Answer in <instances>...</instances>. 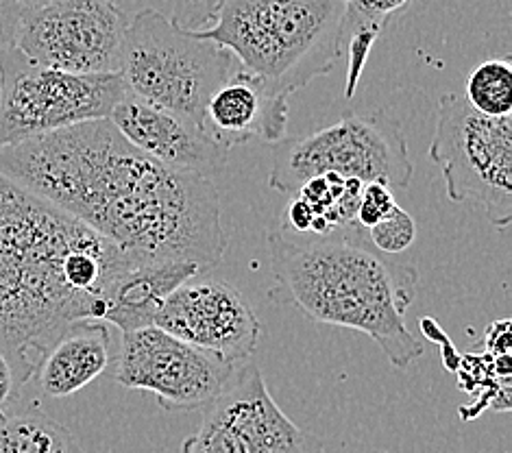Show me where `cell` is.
<instances>
[{"label":"cell","instance_id":"obj_10","mask_svg":"<svg viewBox=\"0 0 512 453\" xmlns=\"http://www.w3.org/2000/svg\"><path fill=\"white\" fill-rule=\"evenodd\" d=\"M236 371V364L151 325L123 334L116 379L129 390L155 395L168 412H192L221 397Z\"/></svg>","mask_w":512,"mask_h":453},{"label":"cell","instance_id":"obj_16","mask_svg":"<svg viewBox=\"0 0 512 453\" xmlns=\"http://www.w3.org/2000/svg\"><path fill=\"white\" fill-rule=\"evenodd\" d=\"M112 364V334L105 321L85 318L68 325L35 369L44 397L66 399L99 379Z\"/></svg>","mask_w":512,"mask_h":453},{"label":"cell","instance_id":"obj_13","mask_svg":"<svg viewBox=\"0 0 512 453\" xmlns=\"http://www.w3.org/2000/svg\"><path fill=\"white\" fill-rule=\"evenodd\" d=\"M109 120L136 149L164 168L210 181L225 173L229 149L186 116L127 94Z\"/></svg>","mask_w":512,"mask_h":453},{"label":"cell","instance_id":"obj_2","mask_svg":"<svg viewBox=\"0 0 512 453\" xmlns=\"http://www.w3.org/2000/svg\"><path fill=\"white\" fill-rule=\"evenodd\" d=\"M138 260L0 173V349L31 379L46 349Z\"/></svg>","mask_w":512,"mask_h":453},{"label":"cell","instance_id":"obj_17","mask_svg":"<svg viewBox=\"0 0 512 453\" xmlns=\"http://www.w3.org/2000/svg\"><path fill=\"white\" fill-rule=\"evenodd\" d=\"M364 181L323 173L308 179L297 197L314 212L312 231L306 236H327L356 225V210Z\"/></svg>","mask_w":512,"mask_h":453},{"label":"cell","instance_id":"obj_4","mask_svg":"<svg viewBox=\"0 0 512 453\" xmlns=\"http://www.w3.org/2000/svg\"><path fill=\"white\" fill-rule=\"evenodd\" d=\"M345 0H227L212 29L201 31L238 59L242 70L290 99L332 72Z\"/></svg>","mask_w":512,"mask_h":453},{"label":"cell","instance_id":"obj_26","mask_svg":"<svg viewBox=\"0 0 512 453\" xmlns=\"http://www.w3.org/2000/svg\"><path fill=\"white\" fill-rule=\"evenodd\" d=\"M16 3L20 5L22 14H24V11H31V9H38V7L53 5V3H59V0H16Z\"/></svg>","mask_w":512,"mask_h":453},{"label":"cell","instance_id":"obj_11","mask_svg":"<svg viewBox=\"0 0 512 453\" xmlns=\"http://www.w3.org/2000/svg\"><path fill=\"white\" fill-rule=\"evenodd\" d=\"M181 453H323V443L288 419L249 360L203 410L201 427L181 445Z\"/></svg>","mask_w":512,"mask_h":453},{"label":"cell","instance_id":"obj_1","mask_svg":"<svg viewBox=\"0 0 512 453\" xmlns=\"http://www.w3.org/2000/svg\"><path fill=\"white\" fill-rule=\"evenodd\" d=\"M0 173L138 260L210 273L225 257L214 181L153 162L109 118L0 146Z\"/></svg>","mask_w":512,"mask_h":453},{"label":"cell","instance_id":"obj_12","mask_svg":"<svg viewBox=\"0 0 512 453\" xmlns=\"http://www.w3.org/2000/svg\"><path fill=\"white\" fill-rule=\"evenodd\" d=\"M197 277L188 279L166 299L155 327L229 364L249 362L262 336L258 314L245 295L227 281Z\"/></svg>","mask_w":512,"mask_h":453},{"label":"cell","instance_id":"obj_18","mask_svg":"<svg viewBox=\"0 0 512 453\" xmlns=\"http://www.w3.org/2000/svg\"><path fill=\"white\" fill-rule=\"evenodd\" d=\"M0 453H85L68 427L40 410L0 419Z\"/></svg>","mask_w":512,"mask_h":453},{"label":"cell","instance_id":"obj_25","mask_svg":"<svg viewBox=\"0 0 512 453\" xmlns=\"http://www.w3.org/2000/svg\"><path fill=\"white\" fill-rule=\"evenodd\" d=\"M22 9L16 0H0V57L16 44Z\"/></svg>","mask_w":512,"mask_h":453},{"label":"cell","instance_id":"obj_9","mask_svg":"<svg viewBox=\"0 0 512 453\" xmlns=\"http://www.w3.org/2000/svg\"><path fill=\"white\" fill-rule=\"evenodd\" d=\"M127 24L114 0H59L24 11L14 48L44 68L77 75L120 72Z\"/></svg>","mask_w":512,"mask_h":453},{"label":"cell","instance_id":"obj_14","mask_svg":"<svg viewBox=\"0 0 512 453\" xmlns=\"http://www.w3.org/2000/svg\"><path fill=\"white\" fill-rule=\"evenodd\" d=\"M288 96L277 94L242 66L210 96L203 129L225 149L251 140L273 142L286 138Z\"/></svg>","mask_w":512,"mask_h":453},{"label":"cell","instance_id":"obj_20","mask_svg":"<svg viewBox=\"0 0 512 453\" xmlns=\"http://www.w3.org/2000/svg\"><path fill=\"white\" fill-rule=\"evenodd\" d=\"M367 236L380 253L397 255L412 247L414 238H417V225H414L412 216L397 205L384 220L367 229Z\"/></svg>","mask_w":512,"mask_h":453},{"label":"cell","instance_id":"obj_8","mask_svg":"<svg viewBox=\"0 0 512 453\" xmlns=\"http://www.w3.org/2000/svg\"><path fill=\"white\" fill-rule=\"evenodd\" d=\"M0 70V146L109 118L127 96L120 72L77 75L44 68L16 48L0 57Z\"/></svg>","mask_w":512,"mask_h":453},{"label":"cell","instance_id":"obj_15","mask_svg":"<svg viewBox=\"0 0 512 453\" xmlns=\"http://www.w3.org/2000/svg\"><path fill=\"white\" fill-rule=\"evenodd\" d=\"M197 275L199 266L184 260H133L105 292L103 321L123 334L151 327L166 299Z\"/></svg>","mask_w":512,"mask_h":453},{"label":"cell","instance_id":"obj_19","mask_svg":"<svg viewBox=\"0 0 512 453\" xmlns=\"http://www.w3.org/2000/svg\"><path fill=\"white\" fill-rule=\"evenodd\" d=\"M467 103L484 116H510L512 112V64L508 59H489L475 66L467 81Z\"/></svg>","mask_w":512,"mask_h":453},{"label":"cell","instance_id":"obj_27","mask_svg":"<svg viewBox=\"0 0 512 453\" xmlns=\"http://www.w3.org/2000/svg\"><path fill=\"white\" fill-rule=\"evenodd\" d=\"M0 92H3V70H0Z\"/></svg>","mask_w":512,"mask_h":453},{"label":"cell","instance_id":"obj_3","mask_svg":"<svg viewBox=\"0 0 512 453\" xmlns=\"http://www.w3.org/2000/svg\"><path fill=\"white\" fill-rule=\"evenodd\" d=\"M275 288L271 297L295 305L316 323L367 334L395 369L423 355L406 312L417 297L419 273L388 260L358 225L327 236L268 231Z\"/></svg>","mask_w":512,"mask_h":453},{"label":"cell","instance_id":"obj_23","mask_svg":"<svg viewBox=\"0 0 512 453\" xmlns=\"http://www.w3.org/2000/svg\"><path fill=\"white\" fill-rule=\"evenodd\" d=\"M24 384H29V379L18 369V364L0 349V419L7 416V410L18 401Z\"/></svg>","mask_w":512,"mask_h":453},{"label":"cell","instance_id":"obj_5","mask_svg":"<svg viewBox=\"0 0 512 453\" xmlns=\"http://www.w3.org/2000/svg\"><path fill=\"white\" fill-rule=\"evenodd\" d=\"M240 68L227 48L201 31H186L155 9L133 16L125 31L123 66L127 94L203 127L205 105Z\"/></svg>","mask_w":512,"mask_h":453},{"label":"cell","instance_id":"obj_21","mask_svg":"<svg viewBox=\"0 0 512 453\" xmlns=\"http://www.w3.org/2000/svg\"><path fill=\"white\" fill-rule=\"evenodd\" d=\"M397 207L395 194L388 186L380 181H371L364 183L360 201H358V210H356V225L362 229H371L373 225L384 220L390 212Z\"/></svg>","mask_w":512,"mask_h":453},{"label":"cell","instance_id":"obj_22","mask_svg":"<svg viewBox=\"0 0 512 453\" xmlns=\"http://www.w3.org/2000/svg\"><path fill=\"white\" fill-rule=\"evenodd\" d=\"M225 3L227 0H175L170 20L186 31H199L201 27H210Z\"/></svg>","mask_w":512,"mask_h":453},{"label":"cell","instance_id":"obj_6","mask_svg":"<svg viewBox=\"0 0 512 453\" xmlns=\"http://www.w3.org/2000/svg\"><path fill=\"white\" fill-rule=\"evenodd\" d=\"M323 173L406 190L414 166L397 122L375 112L345 116L312 136L279 140L268 186L282 194H297L303 183Z\"/></svg>","mask_w":512,"mask_h":453},{"label":"cell","instance_id":"obj_7","mask_svg":"<svg viewBox=\"0 0 512 453\" xmlns=\"http://www.w3.org/2000/svg\"><path fill=\"white\" fill-rule=\"evenodd\" d=\"M430 157L441 168L447 197L478 203L497 229L512 223V116H484L460 94L438 101Z\"/></svg>","mask_w":512,"mask_h":453},{"label":"cell","instance_id":"obj_28","mask_svg":"<svg viewBox=\"0 0 512 453\" xmlns=\"http://www.w3.org/2000/svg\"><path fill=\"white\" fill-rule=\"evenodd\" d=\"M345 3H347V0H345Z\"/></svg>","mask_w":512,"mask_h":453},{"label":"cell","instance_id":"obj_29","mask_svg":"<svg viewBox=\"0 0 512 453\" xmlns=\"http://www.w3.org/2000/svg\"><path fill=\"white\" fill-rule=\"evenodd\" d=\"M3 419H5V416H3Z\"/></svg>","mask_w":512,"mask_h":453},{"label":"cell","instance_id":"obj_24","mask_svg":"<svg viewBox=\"0 0 512 453\" xmlns=\"http://www.w3.org/2000/svg\"><path fill=\"white\" fill-rule=\"evenodd\" d=\"M408 3L410 0H347V9L367 22L375 24V27L384 29L388 20Z\"/></svg>","mask_w":512,"mask_h":453}]
</instances>
